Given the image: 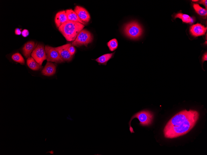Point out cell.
Wrapping results in <instances>:
<instances>
[{
  "mask_svg": "<svg viewBox=\"0 0 207 155\" xmlns=\"http://www.w3.org/2000/svg\"><path fill=\"white\" fill-rule=\"evenodd\" d=\"M196 110H182L174 115L165 126L163 133L165 138L172 139L184 135L190 131L199 119Z\"/></svg>",
  "mask_w": 207,
  "mask_h": 155,
  "instance_id": "1",
  "label": "cell"
},
{
  "mask_svg": "<svg viewBox=\"0 0 207 155\" xmlns=\"http://www.w3.org/2000/svg\"><path fill=\"white\" fill-rule=\"evenodd\" d=\"M84 27V25L80 23L68 20L58 28L66 39L68 41H71L75 40Z\"/></svg>",
  "mask_w": 207,
  "mask_h": 155,
  "instance_id": "2",
  "label": "cell"
},
{
  "mask_svg": "<svg viewBox=\"0 0 207 155\" xmlns=\"http://www.w3.org/2000/svg\"><path fill=\"white\" fill-rule=\"evenodd\" d=\"M123 32L130 39H136L141 35L143 29L139 23L134 21L130 22L124 25Z\"/></svg>",
  "mask_w": 207,
  "mask_h": 155,
  "instance_id": "3",
  "label": "cell"
},
{
  "mask_svg": "<svg viewBox=\"0 0 207 155\" xmlns=\"http://www.w3.org/2000/svg\"><path fill=\"white\" fill-rule=\"evenodd\" d=\"M153 114L148 110H143L133 115L129 122L130 130L131 133H134L133 129L130 125L132 119L137 118L140 122V124L143 126H149L151 124L153 118Z\"/></svg>",
  "mask_w": 207,
  "mask_h": 155,
  "instance_id": "4",
  "label": "cell"
},
{
  "mask_svg": "<svg viewBox=\"0 0 207 155\" xmlns=\"http://www.w3.org/2000/svg\"><path fill=\"white\" fill-rule=\"evenodd\" d=\"M93 39L91 33L86 29H83L78 34L76 39L72 43L73 46L79 47L83 45L87 47Z\"/></svg>",
  "mask_w": 207,
  "mask_h": 155,
  "instance_id": "5",
  "label": "cell"
},
{
  "mask_svg": "<svg viewBox=\"0 0 207 155\" xmlns=\"http://www.w3.org/2000/svg\"><path fill=\"white\" fill-rule=\"evenodd\" d=\"M31 57L41 66L47 56L44 45L38 43L31 54Z\"/></svg>",
  "mask_w": 207,
  "mask_h": 155,
  "instance_id": "6",
  "label": "cell"
},
{
  "mask_svg": "<svg viewBox=\"0 0 207 155\" xmlns=\"http://www.w3.org/2000/svg\"><path fill=\"white\" fill-rule=\"evenodd\" d=\"M45 50L47 62L56 63L64 62L55 47L46 45L45 46Z\"/></svg>",
  "mask_w": 207,
  "mask_h": 155,
  "instance_id": "7",
  "label": "cell"
},
{
  "mask_svg": "<svg viewBox=\"0 0 207 155\" xmlns=\"http://www.w3.org/2000/svg\"><path fill=\"white\" fill-rule=\"evenodd\" d=\"M71 45V43H68L65 45L55 47L59 52L61 57L64 61L70 62L73 57L71 55L68 51V48Z\"/></svg>",
  "mask_w": 207,
  "mask_h": 155,
  "instance_id": "8",
  "label": "cell"
},
{
  "mask_svg": "<svg viewBox=\"0 0 207 155\" xmlns=\"http://www.w3.org/2000/svg\"><path fill=\"white\" fill-rule=\"evenodd\" d=\"M74 11L76 13L80 19L86 24L90 21V15L87 11L84 8L78 6L74 8Z\"/></svg>",
  "mask_w": 207,
  "mask_h": 155,
  "instance_id": "9",
  "label": "cell"
},
{
  "mask_svg": "<svg viewBox=\"0 0 207 155\" xmlns=\"http://www.w3.org/2000/svg\"><path fill=\"white\" fill-rule=\"evenodd\" d=\"M190 32L194 37L200 36L204 35L207 30V28L200 24H194L190 28Z\"/></svg>",
  "mask_w": 207,
  "mask_h": 155,
  "instance_id": "10",
  "label": "cell"
},
{
  "mask_svg": "<svg viewBox=\"0 0 207 155\" xmlns=\"http://www.w3.org/2000/svg\"><path fill=\"white\" fill-rule=\"evenodd\" d=\"M68 21L65 11H61L56 13L55 18V22L57 28Z\"/></svg>",
  "mask_w": 207,
  "mask_h": 155,
  "instance_id": "11",
  "label": "cell"
},
{
  "mask_svg": "<svg viewBox=\"0 0 207 155\" xmlns=\"http://www.w3.org/2000/svg\"><path fill=\"white\" fill-rule=\"evenodd\" d=\"M37 43L33 41H29L26 43L22 48V52L26 58L30 57L31 53L37 46Z\"/></svg>",
  "mask_w": 207,
  "mask_h": 155,
  "instance_id": "12",
  "label": "cell"
},
{
  "mask_svg": "<svg viewBox=\"0 0 207 155\" xmlns=\"http://www.w3.org/2000/svg\"><path fill=\"white\" fill-rule=\"evenodd\" d=\"M56 65L51 62H47L42 71L44 75L50 76L54 75L56 71Z\"/></svg>",
  "mask_w": 207,
  "mask_h": 155,
  "instance_id": "13",
  "label": "cell"
},
{
  "mask_svg": "<svg viewBox=\"0 0 207 155\" xmlns=\"http://www.w3.org/2000/svg\"><path fill=\"white\" fill-rule=\"evenodd\" d=\"M65 11L69 21L79 22L84 25L86 24L80 19L76 13L72 9H67Z\"/></svg>",
  "mask_w": 207,
  "mask_h": 155,
  "instance_id": "14",
  "label": "cell"
},
{
  "mask_svg": "<svg viewBox=\"0 0 207 155\" xmlns=\"http://www.w3.org/2000/svg\"><path fill=\"white\" fill-rule=\"evenodd\" d=\"M115 52L103 54L95 59V60L100 65H106L107 62L113 57Z\"/></svg>",
  "mask_w": 207,
  "mask_h": 155,
  "instance_id": "15",
  "label": "cell"
},
{
  "mask_svg": "<svg viewBox=\"0 0 207 155\" xmlns=\"http://www.w3.org/2000/svg\"><path fill=\"white\" fill-rule=\"evenodd\" d=\"M27 64L30 69L33 71L38 70L42 67L32 57L27 58Z\"/></svg>",
  "mask_w": 207,
  "mask_h": 155,
  "instance_id": "16",
  "label": "cell"
},
{
  "mask_svg": "<svg viewBox=\"0 0 207 155\" xmlns=\"http://www.w3.org/2000/svg\"><path fill=\"white\" fill-rule=\"evenodd\" d=\"M176 18L181 19L183 22L187 23H192L194 21L193 19L189 15L180 13L175 15L174 18Z\"/></svg>",
  "mask_w": 207,
  "mask_h": 155,
  "instance_id": "17",
  "label": "cell"
},
{
  "mask_svg": "<svg viewBox=\"0 0 207 155\" xmlns=\"http://www.w3.org/2000/svg\"><path fill=\"white\" fill-rule=\"evenodd\" d=\"M193 7L199 15L203 16H206L207 10L200 7L197 4L193 3Z\"/></svg>",
  "mask_w": 207,
  "mask_h": 155,
  "instance_id": "18",
  "label": "cell"
},
{
  "mask_svg": "<svg viewBox=\"0 0 207 155\" xmlns=\"http://www.w3.org/2000/svg\"><path fill=\"white\" fill-rule=\"evenodd\" d=\"M11 58L14 61L24 65L25 63V60L22 55L19 53H16L13 54L11 56Z\"/></svg>",
  "mask_w": 207,
  "mask_h": 155,
  "instance_id": "19",
  "label": "cell"
},
{
  "mask_svg": "<svg viewBox=\"0 0 207 155\" xmlns=\"http://www.w3.org/2000/svg\"><path fill=\"white\" fill-rule=\"evenodd\" d=\"M107 45L110 50L113 51L115 50L118 47V41L116 39L113 38L109 41L107 43Z\"/></svg>",
  "mask_w": 207,
  "mask_h": 155,
  "instance_id": "20",
  "label": "cell"
},
{
  "mask_svg": "<svg viewBox=\"0 0 207 155\" xmlns=\"http://www.w3.org/2000/svg\"><path fill=\"white\" fill-rule=\"evenodd\" d=\"M68 50L70 54L72 56H73L75 53L76 50L75 48L72 45V44L69 46Z\"/></svg>",
  "mask_w": 207,
  "mask_h": 155,
  "instance_id": "21",
  "label": "cell"
},
{
  "mask_svg": "<svg viewBox=\"0 0 207 155\" xmlns=\"http://www.w3.org/2000/svg\"><path fill=\"white\" fill-rule=\"evenodd\" d=\"M21 34L24 37H26L29 34V31L26 29H24L21 32Z\"/></svg>",
  "mask_w": 207,
  "mask_h": 155,
  "instance_id": "22",
  "label": "cell"
},
{
  "mask_svg": "<svg viewBox=\"0 0 207 155\" xmlns=\"http://www.w3.org/2000/svg\"><path fill=\"white\" fill-rule=\"evenodd\" d=\"M21 29L16 28L15 29V34L16 35H20L21 34Z\"/></svg>",
  "mask_w": 207,
  "mask_h": 155,
  "instance_id": "23",
  "label": "cell"
},
{
  "mask_svg": "<svg viewBox=\"0 0 207 155\" xmlns=\"http://www.w3.org/2000/svg\"><path fill=\"white\" fill-rule=\"evenodd\" d=\"M199 3L204 5L206 7V9L207 8V0H201L199 2Z\"/></svg>",
  "mask_w": 207,
  "mask_h": 155,
  "instance_id": "24",
  "label": "cell"
},
{
  "mask_svg": "<svg viewBox=\"0 0 207 155\" xmlns=\"http://www.w3.org/2000/svg\"><path fill=\"white\" fill-rule=\"evenodd\" d=\"M207 52H206L204 55H203L202 57V60L203 62L207 61Z\"/></svg>",
  "mask_w": 207,
  "mask_h": 155,
  "instance_id": "25",
  "label": "cell"
},
{
  "mask_svg": "<svg viewBox=\"0 0 207 155\" xmlns=\"http://www.w3.org/2000/svg\"><path fill=\"white\" fill-rule=\"evenodd\" d=\"M50 153L51 154H54V151L53 150H52L49 152H47L46 153Z\"/></svg>",
  "mask_w": 207,
  "mask_h": 155,
  "instance_id": "26",
  "label": "cell"
},
{
  "mask_svg": "<svg viewBox=\"0 0 207 155\" xmlns=\"http://www.w3.org/2000/svg\"><path fill=\"white\" fill-rule=\"evenodd\" d=\"M192 2H196L198 1V0H192Z\"/></svg>",
  "mask_w": 207,
  "mask_h": 155,
  "instance_id": "27",
  "label": "cell"
}]
</instances>
